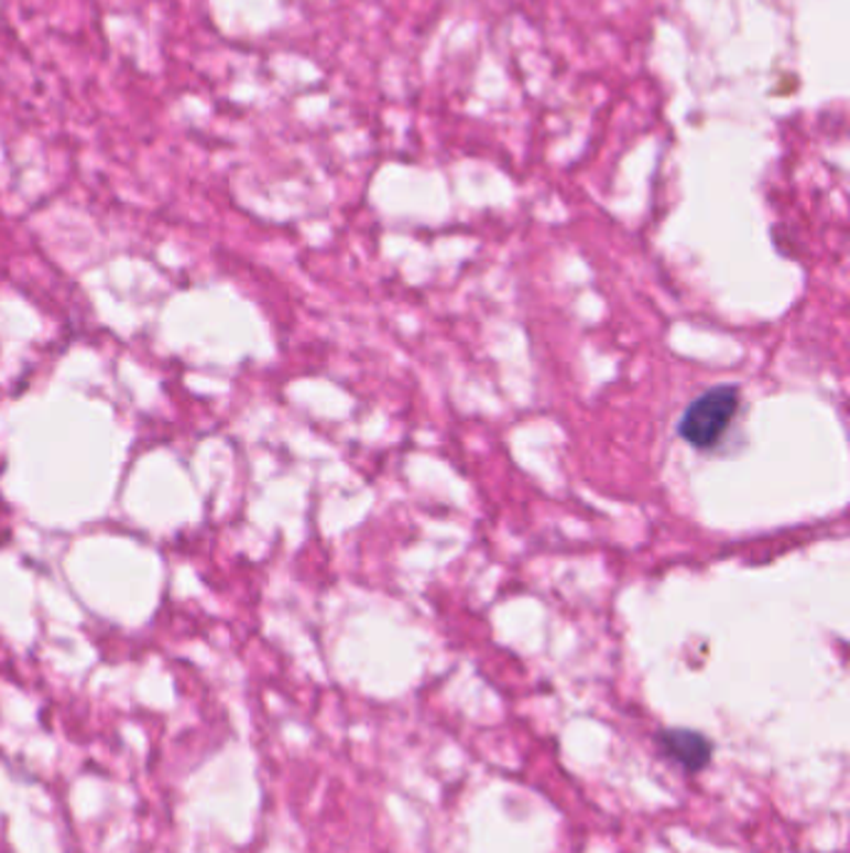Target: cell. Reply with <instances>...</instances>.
<instances>
[{
  "instance_id": "obj_2",
  "label": "cell",
  "mask_w": 850,
  "mask_h": 853,
  "mask_svg": "<svg viewBox=\"0 0 850 853\" xmlns=\"http://www.w3.org/2000/svg\"><path fill=\"white\" fill-rule=\"evenodd\" d=\"M656 744L658 752L686 774L704 771L713 756L711 738L694 728H666L656 736Z\"/></svg>"
},
{
  "instance_id": "obj_1",
  "label": "cell",
  "mask_w": 850,
  "mask_h": 853,
  "mask_svg": "<svg viewBox=\"0 0 850 853\" xmlns=\"http://www.w3.org/2000/svg\"><path fill=\"white\" fill-rule=\"evenodd\" d=\"M739 402L741 395L735 387H713L686 407L682 422H678V434L696 450L716 447L739 412Z\"/></svg>"
}]
</instances>
